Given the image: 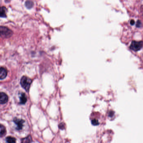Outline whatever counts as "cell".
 Listing matches in <instances>:
<instances>
[{"mask_svg": "<svg viewBox=\"0 0 143 143\" xmlns=\"http://www.w3.org/2000/svg\"><path fill=\"white\" fill-rule=\"evenodd\" d=\"M8 97L7 94L4 92H0V103L1 104H4L8 101Z\"/></svg>", "mask_w": 143, "mask_h": 143, "instance_id": "cell-5", "label": "cell"}, {"mask_svg": "<svg viewBox=\"0 0 143 143\" xmlns=\"http://www.w3.org/2000/svg\"><path fill=\"white\" fill-rule=\"evenodd\" d=\"M13 121L14 122L15 124H16V129H17V130H20L22 129L24 126V120L18 119L17 118H16L14 119Z\"/></svg>", "mask_w": 143, "mask_h": 143, "instance_id": "cell-4", "label": "cell"}, {"mask_svg": "<svg viewBox=\"0 0 143 143\" xmlns=\"http://www.w3.org/2000/svg\"><path fill=\"white\" fill-rule=\"evenodd\" d=\"M21 142L22 143H30L32 142V137L31 136H28L25 138H22Z\"/></svg>", "mask_w": 143, "mask_h": 143, "instance_id": "cell-11", "label": "cell"}, {"mask_svg": "<svg viewBox=\"0 0 143 143\" xmlns=\"http://www.w3.org/2000/svg\"><path fill=\"white\" fill-rule=\"evenodd\" d=\"M143 46V42H142L133 41L130 45V48L133 50L137 51L141 49Z\"/></svg>", "mask_w": 143, "mask_h": 143, "instance_id": "cell-3", "label": "cell"}, {"mask_svg": "<svg viewBox=\"0 0 143 143\" xmlns=\"http://www.w3.org/2000/svg\"></svg>", "mask_w": 143, "mask_h": 143, "instance_id": "cell-16", "label": "cell"}, {"mask_svg": "<svg viewBox=\"0 0 143 143\" xmlns=\"http://www.w3.org/2000/svg\"><path fill=\"white\" fill-rule=\"evenodd\" d=\"M59 128L61 129H63L64 128V124L63 123H61L59 125Z\"/></svg>", "mask_w": 143, "mask_h": 143, "instance_id": "cell-14", "label": "cell"}, {"mask_svg": "<svg viewBox=\"0 0 143 143\" xmlns=\"http://www.w3.org/2000/svg\"><path fill=\"white\" fill-rule=\"evenodd\" d=\"M25 5L26 7L28 8V9H30L31 8H32L34 6V3L32 1V0H27L25 3Z\"/></svg>", "mask_w": 143, "mask_h": 143, "instance_id": "cell-10", "label": "cell"}, {"mask_svg": "<svg viewBox=\"0 0 143 143\" xmlns=\"http://www.w3.org/2000/svg\"><path fill=\"white\" fill-rule=\"evenodd\" d=\"M7 8L4 7H1L0 11V16L2 18L6 17H7Z\"/></svg>", "mask_w": 143, "mask_h": 143, "instance_id": "cell-8", "label": "cell"}, {"mask_svg": "<svg viewBox=\"0 0 143 143\" xmlns=\"http://www.w3.org/2000/svg\"><path fill=\"white\" fill-rule=\"evenodd\" d=\"M0 33L1 37L4 38H9L13 35V32L12 30L8 27L1 26L0 27Z\"/></svg>", "mask_w": 143, "mask_h": 143, "instance_id": "cell-2", "label": "cell"}, {"mask_svg": "<svg viewBox=\"0 0 143 143\" xmlns=\"http://www.w3.org/2000/svg\"><path fill=\"white\" fill-rule=\"evenodd\" d=\"M20 98V103L22 105L25 104L27 101V98L25 94L24 93H21L19 97Z\"/></svg>", "mask_w": 143, "mask_h": 143, "instance_id": "cell-7", "label": "cell"}, {"mask_svg": "<svg viewBox=\"0 0 143 143\" xmlns=\"http://www.w3.org/2000/svg\"><path fill=\"white\" fill-rule=\"evenodd\" d=\"M92 124L94 126H97L99 124V122L98 120L94 119L92 120Z\"/></svg>", "mask_w": 143, "mask_h": 143, "instance_id": "cell-13", "label": "cell"}, {"mask_svg": "<svg viewBox=\"0 0 143 143\" xmlns=\"http://www.w3.org/2000/svg\"><path fill=\"white\" fill-rule=\"evenodd\" d=\"M130 23L131 25H134V23H135V21L133 20H131V21H130Z\"/></svg>", "mask_w": 143, "mask_h": 143, "instance_id": "cell-15", "label": "cell"}, {"mask_svg": "<svg viewBox=\"0 0 143 143\" xmlns=\"http://www.w3.org/2000/svg\"><path fill=\"white\" fill-rule=\"evenodd\" d=\"M6 129L5 128V127L4 126L0 125V136L1 137L3 136H5L6 134Z\"/></svg>", "mask_w": 143, "mask_h": 143, "instance_id": "cell-9", "label": "cell"}, {"mask_svg": "<svg viewBox=\"0 0 143 143\" xmlns=\"http://www.w3.org/2000/svg\"><path fill=\"white\" fill-rule=\"evenodd\" d=\"M7 75V70L4 68L3 67H1L0 68V79L3 80L6 78Z\"/></svg>", "mask_w": 143, "mask_h": 143, "instance_id": "cell-6", "label": "cell"}, {"mask_svg": "<svg viewBox=\"0 0 143 143\" xmlns=\"http://www.w3.org/2000/svg\"><path fill=\"white\" fill-rule=\"evenodd\" d=\"M32 80L27 76H23L21 78L20 84L23 88L25 90L26 92H29Z\"/></svg>", "mask_w": 143, "mask_h": 143, "instance_id": "cell-1", "label": "cell"}, {"mask_svg": "<svg viewBox=\"0 0 143 143\" xmlns=\"http://www.w3.org/2000/svg\"><path fill=\"white\" fill-rule=\"evenodd\" d=\"M6 141L7 143H14L16 142V138L11 136H8L6 138Z\"/></svg>", "mask_w": 143, "mask_h": 143, "instance_id": "cell-12", "label": "cell"}]
</instances>
